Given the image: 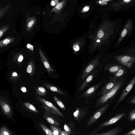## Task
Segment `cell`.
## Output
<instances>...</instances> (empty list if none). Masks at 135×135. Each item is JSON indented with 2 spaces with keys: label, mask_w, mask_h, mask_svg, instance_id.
Masks as SVG:
<instances>
[{
  "label": "cell",
  "mask_w": 135,
  "mask_h": 135,
  "mask_svg": "<svg viewBox=\"0 0 135 135\" xmlns=\"http://www.w3.org/2000/svg\"><path fill=\"white\" fill-rule=\"evenodd\" d=\"M125 80V79L122 78L118 80L114 86L97 100L95 106L97 108L100 107L113 98L122 86Z\"/></svg>",
  "instance_id": "cell-1"
},
{
  "label": "cell",
  "mask_w": 135,
  "mask_h": 135,
  "mask_svg": "<svg viewBox=\"0 0 135 135\" xmlns=\"http://www.w3.org/2000/svg\"><path fill=\"white\" fill-rule=\"evenodd\" d=\"M110 104L108 103L105 104L95 111L89 118L86 125V127H89L97 121L105 112Z\"/></svg>",
  "instance_id": "cell-2"
},
{
  "label": "cell",
  "mask_w": 135,
  "mask_h": 135,
  "mask_svg": "<svg viewBox=\"0 0 135 135\" xmlns=\"http://www.w3.org/2000/svg\"><path fill=\"white\" fill-rule=\"evenodd\" d=\"M99 62L98 59L91 61L86 65L83 70L81 80L83 81L89 75L93 72L98 66Z\"/></svg>",
  "instance_id": "cell-3"
},
{
  "label": "cell",
  "mask_w": 135,
  "mask_h": 135,
  "mask_svg": "<svg viewBox=\"0 0 135 135\" xmlns=\"http://www.w3.org/2000/svg\"><path fill=\"white\" fill-rule=\"evenodd\" d=\"M103 83V81H101L90 87L81 94V97L86 99L92 98L97 94L98 89Z\"/></svg>",
  "instance_id": "cell-4"
},
{
  "label": "cell",
  "mask_w": 135,
  "mask_h": 135,
  "mask_svg": "<svg viewBox=\"0 0 135 135\" xmlns=\"http://www.w3.org/2000/svg\"><path fill=\"white\" fill-rule=\"evenodd\" d=\"M36 98L43 105L47 106L54 112L55 114L61 117H64V115L53 103L42 98L37 97Z\"/></svg>",
  "instance_id": "cell-5"
},
{
  "label": "cell",
  "mask_w": 135,
  "mask_h": 135,
  "mask_svg": "<svg viewBox=\"0 0 135 135\" xmlns=\"http://www.w3.org/2000/svg\"><path fill=\"white\" fill-rule=\"evenodd\" d=\"M118 80L114 78L113 76L110 77L108 81L105 82L102 88L97 94L96 96L104 94L107 91L114 86L116 84Z\"/></svg>",
  "instance_id": "cell-6"
},
{
  "label": "cell",
  "mask_w": 135,
  "mask_h": 135,
  "mask_svg": "<svg viewBox=\"0 0 135 135\" xmlns=\"http://www.w3.org/2000/svg\"><path fill=\"white\" fill-rule=\"evenodd\" d=\"M116 60L119 63L126 66L128 69L133 66L135 61L134 58L127 55L118 57L116 58Z\"/></svg>",
  "instance_id": "cell-7"
},
{
  "label": "cell",
  "mask_w": 135,
  "mask_h": 135,
  "mask_svg": "<svg viewBox=\"0 0 135 135\" xmlns=\"http://www.w3.org/2000/svg\"><path fill=\"white\" fill-rule=\"evenodd\" d=\"M135 83V76H134L127 85L124 89L118 100L116 105L118 106L124 99L125 97L131 90Z\"/></svg>",
  "instance_id": "cell-8"
},
{
  "label": "cell",
  "mask_w": 135,
  "mask_h": 135,
  "mask_svg": "<svg viewBox=\"0 0 135 135\" xmlns=\"http://www.w3.org/2000/svg\"><path fill=\"white\" fill-rule=\"evenodd\" d=\"M126 114L125 113H121L118 114L112 118L100 124L98 127L102 128H103L105 127L112 125L116 123L122 118L125 117Z\"/></svg>",
  "instance_id": "cell-9"
},
{
  "label": "cell",
  "mask_w": 135,
  "mask_h": 135,
  "mask_svg": "<svg viewBox=\"0 0 135 135\" xmlns=\"http://www.w3.org/2000/svg\"><path fill=\"white\" fill-rule=\"evenodd\" d=\"M88 108L85 107L83 108H76L75 111L73 113L74 118L78 121L82 120L86 115Z\"/></svg>",
  "instance_id": "cell-10"
},
{
  "label": "cell",
  "mask_w": 135,
  "mask_h": 135,
  "mask_svg": "<svg viewBox=\"0 0 135 135\" xmlns=\"http://www.w3.org/2000/svg\"><path fill=\"white\" fill-rule=\"evenodd\" d=\"M99 69H96L93 72L88 76L83 82L79 88V91L83 90L86 87L96 76V74Z\"/></svg>",
  "instance_id": "cell-11"
},
{
  "label": "cell",
  "mask_w": 135,
  "mask_h": 135,
  "mask_svg": "<svg viewBox=\"0 0 135 135\" xmlns=\"http://www.w3.org/2000/svg\"><path fill=\"white\" fill-rule=\"evenodd\" d=\"M122 67V65L117 64H108L105 65L104 70L108 71L109 73L113 75Z\"/></svg>",
  "instance_id": "cell-12"
},
{
  "label": "cell",
  "mask_w": 135,
  "mask_h": 135,
  "mask_svg": "<svg viewBox=\"0 0 135 135\" xmlns=\"http://www.w3.org/2000/svg\"><path fill=\"white\" fill-rule=\"evenodd\" d=\"M64 129L68 134V135H75L76 132L75 130V124L74 122L70 120L68 124L65 123Z\"/></svg>",
  "instance_id": "cell-13"
},
{
  "label": "cell",
  "mask_w": 135,
  "mask_h": 135,
  "mask_svg": "<svg viewBox=\"0 0 135 135\" xmlns=\"http://www.w3.org/2000/svg\"><path fill=\"white\" fill-rule=\"evenodd\" d=\"M51 113L46 112H44L43 117L49 123L53 125L60 126V124L57 119L56 118L53 116Z\"/></svg>",
  "instance_id": "cell-14"
},
{
  "label": "cell",
  "mask_w": 135,
  "mask_h": 135,
  "mask_svg": "<svg viewBox=\"0 0 135 135\" xmlns=\"http://www.w3.org/2000/svg\"><path fill=\"white\" fill-rule=\"evenodd\" d=\"M39 52L43 64L48 73L50 75H51V72H52L54 71L53 70L42 52L40 50H39Z\"/></svg>",
  "instance_id": "cell-15"
},
{
  "label": "cell",
  "mask_w": 135,
  "mask_h": 135,
  "mask_svg": "<svg viewBox=\"0 0 135 135\" xmlns=\"http://www.w3.org/2000/svg\"><path fill=\"white\" fill-rule=\"evenodd\" d=\"M47 89L51 91L56 92L59 94L67 95V94L65 93L63 91L60 89L57 88L50 84L48 83H45L43 84Z\"/></svg>",
  "instance_id": "cell-16"
},
{
  "label": "cell",
  "mask_w": 135,
  "mask_h": 135,
  "mask_svg": "<svg viewBox=\"0 0 135 135\" xmlns=\"http://www.w3.org/2000/svg\"><path fill=\"white\" fill-rule=\"evenodd\" d=\"M2 110L4 114L8 117L11 118L12 117V112L10 106L4 103L1 104Z\"/></svg>",
  "instance_id": "cell-17"
},
{
  "label": "cell",
  "mask_w": 135,
  "mask_h": 135,
  "mask_svg": "<svg viewBox=\"0 0 135 135\" xmlns=\"http://www.w3.org/2000/svg\"><path fill=\"white\" fill-rule=\"evenodd\" d=\"M122 131L121 127H119L112 129L101 134V135H116L121 132Z\"/></svg>",
  "instance_id": "cell-18"
},
{
  "label": "cell",
  "mask_w": 135,
  "mask_h": 135,
  "mask_svg": "<svg viewBox=\"0 0 135 135\" xmlns=\"http://www.w3.org/2000/svg\"><path fill=\"white\" fill-rule=\"evenodd\" d=\"M127 72L126 69L122 66L113 76L116 79L118 80L122 78Z\"/></svg>",
  "instance_id": "cell-19"
},
{
  "label": "cell",
  "mask_w": 135,
  "mask_h": 135,
  "mask_svg": "<svg viewBox=\"0 0 135 135\" xmlns=\"http://www.w3.org/2000/svg\"><path fill=\"white\" fill-rule=\"evenodd\" d=\"M26 71L31 76H33L34 74L35 73L36 68L34 62L31 61L29 63L27 67Z\"/></svg>",
  "instance_id": "cell-20"
},
{
  "label": "cell",
  "mask_w": 135,
  "mask_h": 135,
  "mask_svg": "<svg viewBox=\"0 0 135 135\" xmlns=\"http://www.w3.org/2000/svg\"><path fill=\"white\" fill-rule=\"evenodd\" d=\"M36 91L38 95L40 96H45L46 94L47 91L46 89L41 86L37 87Z\"/></svg>",
  "instance_id": "cell-21"
},
{
  "label": "cell",
  "mask_w": 135,
  "mask_h": 135,
  "mask_svg": "<svg viewBox=\"0 0 135 135\" xmlns=\"http://www.w3.org/2000/svg\"><path fill=\"white\" fill-rule=\"evenodd\" d=\"M39 125L46 135H53L52 131L44 124L41 123H40Z\"/></svg>",
  "instance_id": "cell-22"
},
{
  "label": "cell",
  "mask_w": 135,
  "mask_h": 135,
  "mask_svg": "<svg viewBox=\"0 0 135 135\" xmlns=\"http://www.w3.org/2000/svg\"><path fill=\"white\" fill-rule=\"evenodd\" d=\"M127 119L131 121H134L135 120V108L130 111L128 113Z\"/></svg>",
  "instance_id": "cell-23"
},
{
  "label": "cell",
  "mask_w": 135,
  "mask_h": 135,
  "mask_svg": "<svg viewBox=\"0 0 135 135\" xmlns=\"http://www.w3.org/2000/svg\"><path fill=\"white\" fill-rule=\"evenodd\" d=\"M25 105L29 110L35 113H38V111L36 108L32 104L28 102L24 103Z\"/></svg>",
  "instance_id": "cell-24"
},
{
  "label": "cell",
  "mask_w": 135,
  "mask_h": 135,
  "mask_svg": "<svg viewBox=\"0 0 135 135\" xmlns=\"http://www.w3.org/2000/svg\"><path fill=\"white\" fill-rule=\"evenodd\" d=\"M54 99L55 102L61 109L65 110V107L62 102L54 95Z\"/></svg>",
  "instance_id": "cell-25"
},
{
  "label": "cell",
  "mask_w": 135,
  "mask_h": 135,
  "mask_svg": "<svg viewBox=\"0 0 135 135\" xmlns=\"http://www.w3.org/2000/svg\"><path fill=\"white\" fill-rule=\"evenodd\" d=\"M0 135H11V134L7 128L2 127L0 129Z\"/></svg>",
  "instance_id": "cell-26"
},
{
  "label": "cell",
  "mask_w": 135,
  "mask_h": 135,
  "mask_svg": "<svg viewBox=\"0 0 135 135\" xmlns=\"http://www.w3.org/2000/svg\"><path fill=\"white\" fill-rule=\"evenodd\" d=\"M53 135H60L61 131L55 126L51 125L50 126Z\"/></svg>",
  "instance_id": "cell-27"
},
{
  "label": "cell",
  "mask_w": 135,
  "mask_h": 135,
  "mask_svg": "<svg viewBox=\"0 0 135 135\" xmlns=\"http://www.w3.org/2000/svg\"><path fill=\"white\" fill-rule=\"evenodd\" d=\"M121 135H135V129H132L128 132Z\"/></svg>",
  "instance_id": "cell-28"
},
{
  "label": "cell",
  "mask_w": 135,
  "mask_h": 135,
  "mask_svg": "<svg viewBox=\"0 0 135 135\" xmlns=\"http://www.w3.org/2000/svg\"><path fill=\"white\" fill-rule=\"evenodd\" d=\"M104 35V32L102 30H99L97 33V36L99 38H102L103 37Z\"/></svg>",
  "instance_id": "cell-29"
},
{
  "label": "cell",
  "mask_w": 135,
  "mask_h": 135,
  "mask_svg": "<svg viewBox=\"0 0 135 135\" xmlns=\"http://www.w3.org/2000/svg\"><path fill=\"white\" fill-rule=\"evenodd\" d=\"M62 3H59L56 6L55 8L57 10H60L62 8Z\"/></svg>",
  "instance_id": "cell-30"
},
{
  "label": "cell",
  "mask_w": 135,
  "mask_h": 135,
  "mask_svg": "<svg viewBox=\"0 0 135 135\" xmlns=\"http://www.w3.org/2000/svg\"><path fill=\"white\" fill-rule=\"evenodd\" d=\"M129 103L132 104H135V97L133 96L131 98Z\"/></svg>",
  "instance_id": "cell-31"
},
{
  "label": "cell",
  "mask_w": 135,
  "mask_h": 135,
  "mask_svg": "<svg viewBox=\"0 0 135 135\" xmlns=\"http://www.w3.org/2000/svg\"><path fill=\"white\" fill-rule=\"evenodd\" d=\"M127 33V30L126 29L122 31L121 33V36L122 37H124L126 34Z\"/></svg>",
  "instance_id": "cell-32"
},
{
  "label": "cell",
  "mask_w": 135,
  "mask_h": 135,
  "mask_svg": "<svg viewBox=\"0 0 135 135\" xmlns=\"http://www.w3.org/2000/svg\"><path fill=\"white\" fill-rule=\"evenodd\" d=\"M59 2L58 0H53L51 2V5L52 6L55 5Z\"/></svg>",
  "instance_id": "cell-33"
},
{
  "label": "cell",
  "mask_w": 135,
  "mask_h": 135,
  "mask_svg": "<svg viewBox=\"0 0 135 135\" xmlns=\"http://www.w3.org/2000/svg\"><path fill=\"white\" fill-rule=\"evenodd\" d=\"M73 48L74 50L76 51H78L79 49V47L78 45H74L73 46Z\"/></svg>",
  "instance_id": "cell-34"
},
{
  "label": "cell",
  "mask_w": 135,
  "mask_h": 135,
  "mask_svg": "<svg viewBox=\"0 0 135 135\" xmlns=\"http://www.w3.org/2000/svg\"><path fill=\"white\" fill-rule=\"evenodd\" d=\"M27 47L32 50H33V47L32 46L29 44H28L27 45Z\"/></svg>",
  "instance_id": "cell-35"
},
{
  "label": "cell",
  "mask_w": 135,
  "mask_h": 135,
  "mask_svg": "<svg viewBox=\"0 0 135 135\" xmlns=\"http://www.w3.org/2000/svg\"><path fill=\"white\" fill-rule=\"evenodd\" d=\"M34 23V21L32 20L30 21L28 23V26L29 27H31Z\"/></svg>",
  "instance_id": "cell-36"
},
{
  "label": "cell",
  "mask_w": 135,
  "mask_h": 135,
  "mask_svg": "<svg viewBox=\"0 0 135 135\" xmlns=\"http://www.w3.org/2000/svg\"><path fill=\"white\" fill-rule=\"evenodd\" d=\"M10 40L8 39H6L3 41V43L4 44H7L10 42Z\"/></svg>",
  "instance_id": "cell-37"
},
{
  "label": "cell",
  "mask_w": 135,
  "mask_h": 135,
  "mask_svg": "<svg viewBox=\"0 0 135 135\" xmlns=\"http://www.w3.org/2000/svg\"><path fill=\"white\" fill-rule=\"evenodd\" d=\"M60 135H68V134L65 131H63L61 132Z\"/></svg>",
  "instance_id": "cell-38"
},
{
  "label": "cell",
  "mask_w": 135,
  "mask_h": 135,
  "mask_svg": "<svg viewBox=\"0 0 135 135\" xmlns=\"http://www.w3.org/2000/svg\"><path fill=\"white\" fill-rule=\"evenodd\" d=\"M23 57L22 55H21L20 56L18 59V60L19 62H21L23 60Z\"/></svg>",
  "instance_id": "cell-39"
},
{
  "label": "cell",
  "mask_w": 135,
  "mask_h": 135,
  "mask_svg": "<svg viewBox=\"0 0 135 135\" xmlns=\"http://www.w3.org/2000/svg\"><path fill=\"white\" fill-rule=\"evenodd\" d=\"M21 90L23 92H25L26 91V89L25 87H22L21 88Z\"/></svg>",
  "instance_id": "cell-40"
},
{
  "label": "cell",
  "mask_w": 135,
  "mask_h": 135,
  "mask_svg": "<svg viewBox=\"0 0 135 135\" xmlns=\"http://www.w3.org/2000/svg\"><path fill=\"white\" fill-rule=\"evenodd\" d=\"M89 9V8L88 7H85L84 8V11H86Z\"/></svg>",
  "instance_id": "cell-41"
},
{
  "label": "cell",
  "mask_w": 135,
  "mask_h": 135,
  "mask_svg": "<svg viewBox=\"0 0 135 135\" xmlns=\"http://www.w3.org/2000/svg\"><path fill=\"white\" fill-rule=\"evenodd\" d=\"M12 75L13 76H17V74L15 72L13 73L12 74Z\"/></svg>",
  "instance_id": "cell-42"
},
{
  "label": "cell",
  "mask_w": 135,
  "mask_h": 135,
  "mask_svg": "<svg viewBox=\"0 0 135 135\" xmlns=\"http://www.w3.org/2000/svg\"><path fill=\"white\" fill-rule=\"evenodd\" d=\"M3 34V32L1 31H0V37H1Z\"/></svg>",
  "instance_id": "cell-43"
},
{
  "label": "cell",
  "mask_w": 135,
  "mask_h": 135,
  "mask_svg": "<svg viewBox=\"0 0 135 135\" xmlns=\"http://www.w3.org/2000/svg\"><path fill=\"white\" fill-rule=\"evenodd\" d=\"M93 135H101V133L100 134H98L97 133H96Z\"/></svg>",
  "instance_id": "cell-44"
},
{
  "label": "cell",
  "mask_w": 135,
  "mask_h": 135,
  "mask_svg": "<svg viewBox=\"0 0 135 135\" xmlns=\"http://www.w3.org/2000/svg\"><path fill=\"white\" fill-rule=\"evenodd\" d=\"M124 1H125L126 2H128V1L129 2V1H130V0H124Z\"/></svg>",
  "instance_id": "cell-45"
},
{
  "label": "cell",
  "mask_w": 135,
  "mask_h": 135,
  "mask_svg": "<svg viewBox=\"0 0 135 135\" xmlns=\"http://www.w3.org/2000/svg\"><path fill=\"white\" fill-rule=\"evenodd\" d=\"M97 42H100V40H97Z\"/></svg>",
  "instance_id": "cell-46"
},
{
  "label": "cell",
  "mask_w": 135,
  "mask_h": 135,
  "mask_svg": "<svg viewBox=\"0 0 135 135\" xmlns=\"http://www.w3.org/2000/svg\"><path fill=\"white\" fill-rule=\"evenodd\" d=\"M99 3H102V2L101 1H99Z\"/></svg>",
  "instance_id": "cell-47"
}]
</instances>
